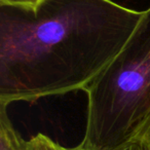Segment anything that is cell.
I'll return each instance as SVG.
<instances>
[{"instance_id":"6da1fadb","label":"cell","mask_w":150,"mask_h":150,"mask_svg":"<svg viewBox=\"0 0 150 150\" xmlns=\"http://www.w3.org/2000/svg\"><path fill=\"white\" fill-rule=\"evenodd\" d=\"M144 11L112 0L0 6V106L86 91L120 52Z\"/></svg>"},{"instance_id":"7a4b0ae2","label":"cell","mask_w":150,"mask_h":150,"mask_svg":"<svg viewBox=\"0 0 150 150\" xmlns=\"http://www.w3.org/2000/svg\"><path fill=\"white\" fill-rule=\"evenodd\" d=\"M88 150H117L137 140L150 117V7L116 58L86 88Z\"/></svg>"},{"instance_id":"3957f363","label":"cell","mask_w":150,"mask_h":150,"mask_svg":"<svg viewBox=\"0 0 150 150\" xmlns=\"http://www.w3.org/2000/svg\"><path fill=\"white\" fill-rule=\"evenodd\" d=\"M27 141L16 129L7 112V107L0 106V150H26Z\"/></svg>"},{"instance_id":"277c9868","label":"cell","mask_w":150,"mask_h":150,"mask_svg":"<svg viewBox=\"0 0 150 150\" xmlns=\"http://www.w3.org/2000/svg\"><path fill=\"white\" fill-rule=\"evenodd\" d=\"M26 150H67V148L54 142L46 135L37 134L27 141Z\"/></svg>"},{"instance_id":"5b68a950","label":"cell","mask_w":150,"mask_h":150,"mask_svg":"<svg viewBox=\"0 0 150 150\" xmlns=\"http://www.w3.org/2000/svg\"><path fill=\"white\" fill-rule=\"evenodd\" d=\"M45 0H0V6H11L35 11Z\"/></svg>"},{"instance_id":"8992f818","label":"cell","mask_w":150,"mask_h":150,"mask_svg":"<svg viewBox=\"0 0 150 150\" xmlns=\"http://www.w3.org/2000/svg\"><path fill=\"white\" fill-rule=\"evenodd\" d=\"M67 150H88V149H83L81 148L79 145H77L76 147H73V148H67ZM117 150H149L146 145L144 143H142L140 140H135V141L131 142L129 144L127 145L123 146V147L119 148Z\"/></svg>"},{"instance_id":"52a82bcc","label":"cell","mask_w":150,"mask_h":150,"mask_svg":"<svg viewBox=\"0 0 150 150\" xmlns=\"http://www.w3.org/2000/svg\"><path fill=\"white\" fill-rule=\"evenodd\" d=\"M137 140H140L150 150V117L147 120V122L145 123V125H144L143 129H142L139 137L137 138Z\"/></svg>"}]
</instances>
